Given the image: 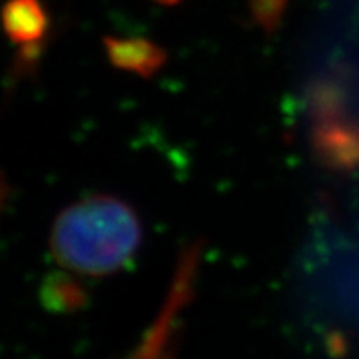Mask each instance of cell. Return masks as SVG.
Returning a JSON list of instances; mask_svg holds the SVG:
<instances>
[{
	"mask_svg": "<svg viewBox=\"0 0 359 359\" xmlns=\"http://www.w3.org/2000/svg\"><path fill=\"white\" fill-rule=\"evenodd\" d=\"M141 245L139 217L123 201L91 196L66 208L51 230L57 263L81 276H108L133 259Z\"/></svg>",
	"mask_w": 359,
	"mask_h": 359,
	"instance_id": "obj_1",
	"label": "cell"
},
{
	"mask_svg": "<svg viewBox=\"0 0 359 359\" xmlns=\"http://www.w3.org/2000/svg\"><path fill=\"white\" fill-rule=\"evenodd\" d=\"M2 26L11 41L27 44L42 36L46 15L36 0H8L2 9Z\"/></svg>",
	"mask_w": 359,
	"mask_h": 359,
	"instance_id": "obj_2",
	"label": "cell"
},
{
	"mask_svg": "<svg viewBox=\"0 0 359 359\" xmlns=\"http://www.w3.org/2000/svg\"><path fill=\"white\" fill-rule=\"evenodd\" d=\"M159 2H166L168 4V2H177V0H159Z\"/></svg>",
	"mask_w": 359,
	"mask_h": 359,
	"instance_id": "obj_3",
	"label": "cell"
}]
</instances>
